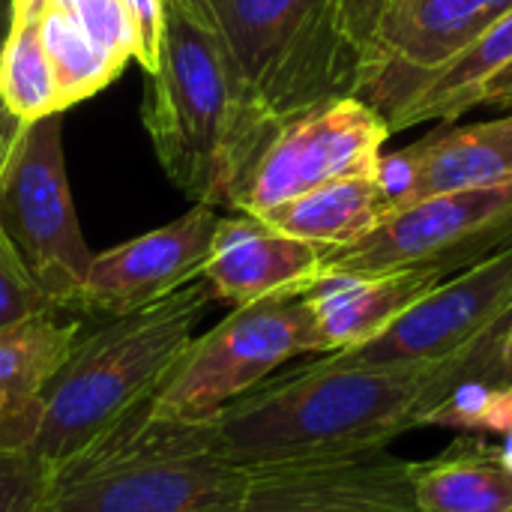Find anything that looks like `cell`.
<instances>
[{"mask_svg": "<svg viewBox=\"0 0 512 512\" xmlns=\"http://www.w3.org/2000/svg\"><path fill=\"white\" fill-rule=\"evenodd\" d=\"M432 369L357 366L336 354L270 375L213 423L243 471L387 447L417 429Z\"/></svg>", "mask_w": 512, "mask_h": 512, "instance_id": "obj_1", "label": "cell"}, {"mask_svg": "<svg viewBox=\"0 0 512 512\" xmlns=\"http://www.w3.org/2000/svg\"><path fill=\"white\" fill-rule=\"evenodd\" d=\"M246 471L210 420L153 411V399L48 468L39 512H231Z\"/></svg>", "mask_w": 512, "mask_h": 512, "instance_id": "obj_2", "label": "cell"}, {"mask_svg": "<svg viewBox=\"0 0 512 512\" xmlns=\"http://www.w3.org/2000/svg\"><path fill=\"white\" fill-rule=\"evenodd\" d=\"M144 126L171 183L195 204L228 207L279 120L243 90L213 27L165 3Z\"/></svg>", "mask_w": 512, "mask_h": 512, "instance_id": "obj_3", "label": "cell"}, {"mask_svg": "<svg viewBox=\"0 0 512 512\" xmlns=\"http://www.w3.org/2000/svg\"><path fill=\"white\" fill-rule=\"evenodd\" d=\"M210 300L204 279H195L153 306L111 318L90 336H78L45 387L42 420L30 453L45 468H54L153 399L192 342Z\"/></svg>", "mask_w": 512, "mask_h": 512, "instance_id": "obj_4", "label": "cell"}, {"mask_svg": "<svg viewBox=\"0 0 512 512\" xmlns=\"http://www.w3.org/2000/svg\"><path fill=\"white\" fill-rule=\"evenodd\" d=\"M213 33L270 120L360 90V54L339 0H213Z\"/></svg>", "mask_w": 512, "mask_h": 512, "instance_id": "obj_5", "label": "cell"}, {"mask_svg": "<svg viewBox=\"0 0 512 512\" xmlns=\"http://www.w3.org/2000/svg\"><path fill=\"white\" fill-rule=\"evenodd\" d=\"M300 354H321L315 318L303 294L237 306L216 327L192 336L156 390L153 411L210 420Z\"/></svg>", "mask_w": 512, "mask_h": 512, "instance_id": "obj_6", "label": "cell"}, {"mask_svg": "<svg viewBox=\"0 0 512 512\" xmlns=\"http://www.w3.org/2000/svg\"><path fill=\"white\" fill-rule=\"evenodd\" d=\"M0 225L54 309H75L93 252L63 159L60 114L21 123L0 165Z\"/></svg>", "mask_w": 512, "mask_h": 512, "instance_id": "obj_7", "label": "cell"}, {"mask_svg": "<svg viewBox=\"0 0 512 512\" xmlns=\"http://www.w3.org/2000/svg\"><path fill=\"white\" fill-rule=\"evenodd\" d=\"M360 54L357 99L390 120L420 84L498 21L512 0H339Z\"/></svg>", "mask_w": 512, "mask_h": 512, "instance_id": "obj_8", "label": "cell"}, {"mask_svg": "<svg viewBox=\"0 0 512 512\" xmlns=\"http://www.w3.org/2000/svg\"><path fill=\"white\" fill-rule=\"evenodd\" d=\"M381 111L357 96L330 99L279 120L231 192L228 210L264 216L339 177H369L390 138Z\"/></svg>", "mask_w": 512, "mask_h": 512, "instance_id": "obj_9", "label": "cell"}, {"mask_svg": "<svg viewBox=\"0 0 512 512\" xmlns=\"http://www.w3.org/2000/svg\"><path fill=\"white\" fill-rule=\"evenodd\" d=\"M512 243V186L423 198L363 240L324 252L321 273L435 270L453 276Z\"/></svg>", "mask_w": 512, "mask_h": 512, "instance_id": "obj_10", "label": "cell"}, {"mask_svg": "<svg viewBox=\"0 0 512 512\" xmlns=\"http://www.w3.org/2000/svg\"><path fill=\"white\" fill-rule=\"evenodd\" d=\"M507 309H512V243L459 276H447L381 336L360 348L336 351V357L357 366L435 369L465 351Z\"/></svg>", "mask_w": 512, "mask_h": 512, "instance_id": "obj_11", "label": "cell"}, {"mask_svg": "<svg viewBox=\"0 0 512 512\" xmlns=\"http://www.w3.org/2000/svg\"><path fill=\"white\" fill-rule=\"evenodd\" d=\"M210 204H195L174 222L90 258L75 309L120 318L153 306L201 279L219 225Z\"/></svg>", "mask_w": 512, "mask_h": 512, "instance_id": "obj_12", "label": "cell"}, {"mask_svg": "<svg viewBox=\"0 0 512 512\" xmlns=\"http://www.w3.org/2000/svg\"><path fill=\"white\" fill-rule=\"evenodd\" d=\"M231 512H417L411 462L378 447L252 468Z\"/></svg>", "mask_w": 512, "mask_h": 512, "instance_id": "obj_13", "label": "cell"}, {"mask_svg": "<svg viewBox=\"0 0 512 512\" xmlns=\"http://www.w3.org/2000/svg\"><path fill=\"white\" fill-rule=\"evenodd\" d=\"M324 270V252L261 216H222L201 279L213 300L249 306L267 297L303 294Z\"/></svg>", "mask_w": 512, "mask_h": 512, "instance_id": "obj_14", "label": "cell"}, {"mask_svg": "<svg viewBox=\"0 0 512 512\" xmlns=\"http://www.w3.org/2000/svg\"><path fill=\"white\" fill-rule=\"evenodd\" d=\"M447 276L435 270L321 273L306 291L321 354L351 351L381 336L402 312Z\"/></svg>", "mask_w": 512, "mask_h": 512, "instance_id": "obj_15", "label": "cell"}, {"mask_svg": "<svg viewBox=\"0 0 512 512\" xmlns=\"http://www.w3.org/2000/svg\"><path fill=\"white\" fill-rule=\"evenodd\" d=\"M81 336L78 321H60L57 309L0 327V447L30 450L45 387Z\"/></svg>", "mask_w": 512, "mask_h": 512, "instance_id": "obj_16", "label": "cell"}, {"mask_svg": "<svg viewBox=\"0 0 512 512\" xmlns=\"http://www.w3.org/2000/svg\"><path fill=\"white\" fill-rule=\"evenodd\" d=\"M417 512H512V453L459 438L444 453L411 462Z\"/></svg>", "mask_w": 512, "mask_h": 512, "instance_id": "obj_17", "label": "cell"}, {"mask_svg": "<svg viewBox=\"0 0 512 512\" xmlns=\"http://www.w3.org/2000/svg\"><path fill=\"white\" fill-rule=\"evenodd\" d=\"M417 201L450 192L512 186V117L468 126H441L417 141Z\"/></svg>", "mask_w": 512, "mask_h": 512, "instance_id": "obj_18", "label": "cell"}, {"mask_svg": "<svg viewBox=\"0 0 512 512\" xmlns=\"http://www.w3.org/2000/svg\"><path fill=\"white\" fill-rule=\"evenodd\" d=\"M512 63V9L492 21L477 39H471L459 54H453L441 69H435L420 90L387 120L390 132L426 123V120H456L480 105L483 87Z\"/></svg>", "mask_w": 512, "mask_h": 512, "instance_id": "obj_19", "label": "cell"}, {"mask_svg": "<svg viewBox=\"0 0 512 512\" xmlns=\"http://www.w3.org/2000/svg\"><path fill=\"white\" fill-rule=\"evenodd\" d=\"M261 219L297 240L318 246L321 252H333L363 240L372 228H378L387 219V204L372 174L339 177L273 207Z\"/></svg>", "mask_w": 512, "mask_h": 512, "instance_id": "obj_20", "label": "cell"}, {"mask_svg": "<svg viewBox=\"0 0 512 512\" xmlns=\"http://www.w3.org/2000/svg\"><path fill=\"white\" fill-rule=\"evenodd\" d=\"M36 12H39V33L51 63L60 111L96 96L123 72V66H117L93 42V36L81 27V21L66 6H60L57 0H36Z\"/></svg>", "mask_w": 512, "mask_h": 512, "instance_id": "obj_21", "label": "cell"}, {"mask_svg": "<svg viewBox=\"0 0 512 512\" xmlns=\"http://www.w3.org/2000/svg\"><path fill=\"white\" fill-rule=\"evenodd\" d=\"M0 102L18 123L63 114L39 33L36 0H15L12 30L0 57Z\"/></svg>", "mask_w": 512, "mask_h": 512, "instance_id": "obj_22", "label": "cell"}, {"mask_svg": "<svg viewBox=\"0 0 512 512\" xmlns=\"http://www.w3.org/2000/svg\"><path fill=\"white\" fill-rule=\"evenodd\" d=\"M459 384H489L512 387V309H507L483 336H477L465 351L435 366L426 378L420 417L441 402ZM420 429V420H417Z\"/></svg>", "mask_w": 512, "mask_h": 512, "instance_id": "obj_23", "label": "cell"}, {"mask_svg": "<svg viewBox=\"0 0 512 512\" xmlns=\"http://www.w3.org/2000/svg\"><path fill=\"white\" fill-rule=\"evenodd\" d=\"M423 426L512 435V387L459 384L420 417Z\"/></svg>", "mask_w": 512, "mask_h": 512, "instance_id": "obj_24", "label": "cell"}, {"mask_svg": "<svg viewBox=\"0 0 512 512\" xmlns=\"http://www.w3.org/2000/svg\"><path fill=\"white\" fill-rule=\"evenodd\" d=\"M18 132V129H15ZM12 141V138H9ZM9 144L0 150V165L6 156ZM42 312H54L51 300L45 297V291L36 285V279L30 276V270L24 267L21 255L15 252L12 240L6 237L3 225H0V327L27 321L33 315ZM60 312V309H57Z\"/></svg>", "mask_w": 512, "mask_h": 512, "instance_id": "obj_25", "label": "cell"}, {"mask_svg": "<svg viewBox=\"0 0 512 512\" xmlns=\"http://www.w3.org/2000/svg\"><path fill=\"white\" fill-rule=\"evenodd\" d=\"M48 468L30 453L0 447V512H39Z\"/></svg>", "mask_w": 512, "mask_h": 512, "instance_id": "obj_26", "label": "cell"}, {"mask_svg": "<svg viewBox=\"0 0 512 512\" xmlns=\"http://www.w3.org/2000/svg\"><path fill=\"white\" fill-rule=\"evenodd\" d=\"M372 180L387 204V216L417 204L420 189V153L417 144H408L393 153H381L372 171Z\"/></svg>", "mask_w": 512, "mask_h": 512, "instance_id": "obj_27", "label": "cell"}, {"mask_svg": "<svg viewBox=\"0 0 512 512\" xmlns=\"http://www.w3.org/2000/svg\"><path fill=\"white\" fill-rule=\"evenodd\" d=\"M129 21H132V36H135V57L144 72H156L159 63V42H162V27H165V0H123Z\"/></svg>", "mask_w": 512, "mask_h": 512, "instance_id": "obj_28", "label": "cell"}, {"mask_svg": "<svg viewBox=\"0 0 512 512\" xmlns=\"http://www.w3.org/2000/svg\"><path fill=\"white\" fill-rule=\"evenodd\" d=\"M480 105H495V108H512V63L507 69H501L480 96Z\"/></svg>", "mask_w": 512, "mask_h": 512, "instance_id": "obj_29", "label": "cell"}, {"mask_svg": "<svg viewBox=\"0 0 512 512\" xmlns=\"http://www.w3.org/2000/svg\"><path fill=\"white\" fill-rule=\"evenodd\" d=\"M165 3L174 6V9H180V12H186L189 18L213 27V0H165Z\"/></svg>", "mask_w": 512, "mask_h": 512, "instance_id": "obj_30", "label": "cell"}, {"mask_svg": "<svg viewBox=\"0 0 512 512\" xmlns=\"http://www.w3.org/2000/svg\"><path fill=\"white\" fill-rule=\"evenodd\" d=\"M12 18H15V0H0V57H3V48H6V39H9V30H12ZM12 114L3 108L0 102V126L9 120Z\"/></svg>", "mask_w": 512, "mask_h": 512, "instance_id": "obj_31", "label": "cell"}]
</instances>
